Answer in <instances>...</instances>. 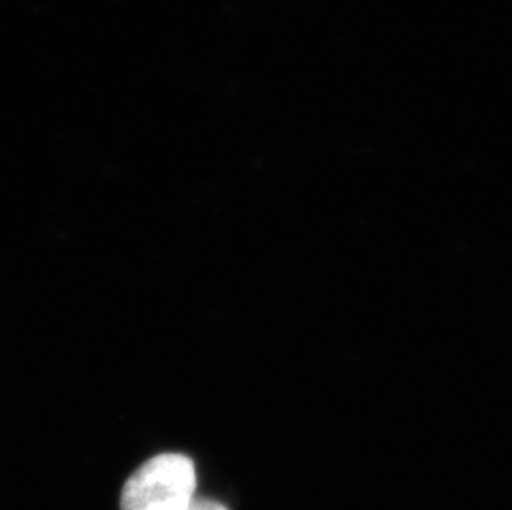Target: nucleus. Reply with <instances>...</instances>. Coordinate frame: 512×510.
Masks as SVG:
<instances>
[{
  "instance_id": "f257e3e1",
  "label": "nucleus",
  "mask_w": 512,
  "mask_h": 510,
  "mask_svg": "<svg viewBox=\"0 0 512 510\" xmlns=\"http://www.w3.org/2000/svg\"><path fill=\"white\" fill-rule=\"evenodd\" d=\"M194 462L183 454H160L126 481L121 510H186L196 494Z\"/></svg>"
},
{
  "instance_id": "f03ea898",
  "label": "nucleus",
  "mask_w": 512,
  "mask_h": 510,
  "mask_svg": "<svg viewBox=\"0 0 512 510\" xmlns=\"http://www.w3.org/2000/svg\"><path fill=\"white\" fill-rule=\"evenodd\" d=\"M186 510H228V507H224L223 504H219L216 501L194 497V501L189 504Z\"/></svg>"
}]
</instances>
